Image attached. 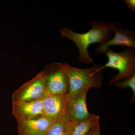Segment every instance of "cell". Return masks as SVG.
<instances>
[{
	"label": "cell",
	"instance_id": "16",
	"mask_svg": "<svg viewBox=\"0 0 135 135\" xmlns=\"http://www.w3.org/2000/svg\"><path fill=\"white\" fill-rule=\"evenodd\" d=\"M18 135H24L23 134H22V133H21V132H20L19 131H18Z\"/></svg>",
	"mask_w": 135,
	"mask_h": 135
},
{
	"label": "cell",
	"instance_id": "4",
	"mask_svg": "<svg viewBox=\"0 0 135 135\" xmlns=\"http://www.w3.org/2000/svg\"><path fill=\"white\" fill-rule=\"evenodd\" d=\"M46 94V75L43 70L14 92L12 103L40 100Z\"/></svg>",
	"mask_w": 135,
	"mask_h": 135
},
{
	"label": "cell",
	"instance_id": "7",
	"mask_svg": "<svg viewBox=\"0 0 135 135\" xmlns=\"http://www.w3.org/2000/svg\"><path fill=\"white\" fill-rule=\"evenodd\" d=\"M88 90H85L70 97H67L68 103L65 119L69 121H81L89 119L93 114L88 110L86 95Z\"/></svg>",
	"mask_w": 135,
	"mask_h": 135
},
{
	"label": "cell",
	"instance_id": "8",
	"mask_svg": "<svg viewBox=\"0 0 135 135\" xmlns=\"http://www.w3.org/2000/svg\"><path fill=\"white\" fill-rule=\"evenodd\" d=\"M42 101L44 116L53 120L65 119L68 103L66 96L46 94Z\"/></svg>",
	"mask_w": 135,
	"mask_h": 135
},
{
	"label": "cell",
	"instance_id": "9",
	"mask_svg": "<svg viewBox=\"0 0 135 135\" xmlns=\"http://www.w3.org/2000/svg\"><path fill=\"white\" fill-rule=\"evenodd\" d=\"M12 114L17 120L44 116L42 99L12 103Z\"/></svg>",
	"mask_w": 135,
	"mask_h": 135
},
{
	"label": "cell",
	"instance_id": "14",
	"mask_svg": "<svg viewBox=\"0 0 135 135\" xmlns=\"http://www.w3.org/2000/svg\"><path fill=\"white\" fill-rule=\"evenodd\" d=\"M87 135H100V125L99 121L97 122L94 124Z\"/></svg>",
	"mask_w": 135,
	"mask_h": 135
},
{
	"label": "cell",
	"instance_id": "1",
	"mask_svg": "<svg viewBox=\"0 0 135 135\" xmlns=\"http://www.w3.org/2000/svg\"><path fill=\"white\" fill-rule=\"evenodd\" d=\"M89 25L91 29L84 33H79L68 27L61 28L60 36L73 42L79 50L78 59L84 64H94L88 48L90 45L95 43L102 45L110 39L112 32L104 21L92 20Z\"/></svg>",
	"mask_w": 135,
	"mask_h": 135
},
{
	"label": "cell",
	"instance_id": "13",
	"mask_svg": "<svg viewBox=\"0 0 135 135\" xmlns=\"http://www.w3.org/2000/svg\"><path fill=\"white\" fill-rule=\"evenodd\" d=\"M116 87L121 89L129 88H131L133 93V101L135 100V74L128 79L118 81L115 83Z\"/></svg>",
	"mask_w": 135,
	"mask_h": 135
},
{
	"label": "cell",
	"instance_id": "11",
	"mask_svg": "<svg viewBox=\"0 0 135 135\" xmlns=\"http://www.w3.org/2000/svg\"><path fill=\"white\" fill-rule=\"evenodd\" d=\"M99 116L93 114L89 119L81 121H70L69 135H87L92 126L99 121Z\"/></svg>",
	"mask_w": 135,
	"mask_h": 135
},
{
	"label": "cell",
	"instance_id": "6",
	"mask_svg": "<svg viewBox=\"0 0 135 135\" xmlns=\"http://www.w3.org/2000/svg\"><path fill=\"white\" fill-rule=\"evenodd\" d=\"M106 25L109 29L114 33L113 37L104 44L99 45L95 50L96 53H105L111 46H122L135 49L134 31L126 30L122 23L115 21L106 23Z\"/></svg>",
	"mask_w": 135,
	"mask_h": 135
},
{
	"label": "cell",
	"instance_id": "10",
	"mask_svg": "<svg viewBox=\"0 0 135 135\" xmlns=\"http://www.w3.org/2000/svg\"><path fill=\"white\" fill-rule=\"evenodd\" d=\"M17 121L18 131L25 135H46L53 121L45 116Z\"/></svg>",
	"mask_w": 135,
	"mask_h": 135
},
{
	"label": "cell",
	"instance_id": "2",
	"mask_svg": "<svg viewBox=\"0 0 135 135\" xmlns=\"http://www.w3.org/2000/svg\"><path fill=\"white\" fill-rule=\"evenodd\" d=\"M69 81V90L66 97L74 95L92 88H101L103 79V66L94 64L92 67L80 69L73 67L66 63L62 64Z\"/></svg>",
	"mask_w": 135,
	"mask_h": 135
},
{
	"label": "cell",
	"instance_id": "3",
	"mask_svg": "<svg viewBox=\"0 0 135 135\" xmlns=\"http://www.w3.org/2000/svg\"><path fill=\"white\" fill-rule=\"evenodd\" d=\"M105 53L108 61L103 66L104 68H114L118 71L117 74L111 78L108 85L127 79L135 74V49L127 48L123 51L115 52L109 48Z\"/></svg>",
	"mask_w": 135,
	"mask_h": 135
},
{
	"label": "cell",
	"instance_id": "5",
	"mask_svg": "<svg viewBox=\"0 0 135 135\" xmlns=\"http://www.w3.org/2000/svg\"><path fill=\"white\" fill-rule=\"evenodd\" d=\"M46 75V93L67 95L69 81L62 63H56L47 66L44 70Z\"/></svg>",
	"mask_w": 135,
	"mask_h": 135
},
{
	"label": "cell",
	"instance_id": "12",
	"mask_svg": "<svg viewBox=\"0 0 135 135\" xmlns=\"http://www.w3.org/2000/svg\"><path fill=\"white\" fill-rule=\"evenodd\" d=\"M71 122L64 119L53 120L46 135H69Z\"/></svg>",
	"mask_w": 135,
	"mask_h": 135
},
{
	"label": "cell",
	"instance_id": "15",
	"mask_svg": "<svg viewBox=\"0 0 135 135\" xmlns=\"http://www.w3.org/2000/svg\"><path fill=\"white\" fill-rule=\"evenodd\" d=\"M124 1L128 8L135 12V0H124Z\"/></svg>",
	"mask_w": 135,
	"mask_h": 135
}]
</instances>
